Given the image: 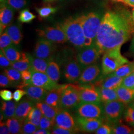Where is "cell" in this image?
<instances>
[{"label": "cell", "mask_w": 134, "mask_h": 134, "mask_svg": "<svg viewBox=\"0 0 134 134\" xmlns=\"http://www.w3.org/2000/svg\"><path fill=\"white\" fill-rule=\"evenodd\" d=\"M134 33V19L128 12H108L102 18L95 43L103 54L122 46Z\"/></svg>", "instance_id": "obj_1"}, {"label": "cell", "mask_w": 134, "mask_h": 134, "mask_svg": "<svg viewBox=\"0 0 134 134\" xmlns=\"http://www.w3.org/2000/svg\"><path fill=\"white\" fill-rule=\"evenodd\" d=\"M66 34L68 40L74 46L82 48L84 47L85 36L81 24L77 18L70 17L59 24Z\"/></svg>", "instance_id": "obj_2"}, {"label": "cell", "mask_w": 134, "mask_h": 134, "mask_svg": "<svg viewBox=\"0 0 134 134\" xmlns=\"http://www.w3.org/2000/svg\"><path fill=\"white\" fill-rule=\"evenodd\" d=\"M119 46L107 50L104 53L102 59L101 71L103 75H107L114 72L125 64L129 62L122 55Z\"/></svg>", "instance_id": "obj_3"}, {"label": "cell", "mask_w": 134, "mask_h": 134, "mask_svg": "<svg viewBox=\"0 0 134 134\" xmlns=\"http://www.w3.org/2000/svg\"><path fill=\"white\" fill-rule=\"evenodd\" d=\"M102 18L99 14L93 12L77 18L86 37L96 41V34L100 26Z\"/></svg>", "instance_id": "obj_4"}, {"label": "cell", "mask_w": 134, "mask_h": 134, "mask_svg": "<svg viewBox=\"0 0 134 134\" xmlns=\"http://www.w3.org/2000/svg\"><path fill=\"white\" fill-rule=\"evenodd\" d=\"M80 84H67L60 100V107L64 109H69L77 106L80 103Z\"/></svg>", "instance_id": "obj_5"}, {"label": "cell", "mask_w": 134, "mask_h": 134, "mask_svg": "<svg viewBox=\"0 0 134 134\" xmlns=\"http://www.w3.org/2000/svg\"><path fill=\"white\" fill-rule=\"evenodd\" d=\"M101 54L99 49L94 43L90 46L81 48L77 56V59L82 68L94 64Z\"/></svg>", "instance_id": "obj_6"}, {"label": "cell", "mask_w": 134, "mask_h": 134, "mask_svg": "<svg viewBox=\"0 0 134 134\" xmlns=\"http://www.w3.org/2000/svg\"><path fill=\"white\" fill-rule=\"evenodd\" d=\"M39 36L53 43H64L68 40L65 32L59 24L56 27H47L36 30Z\"/></svg>", "instance_id": "obj_7"}, {"label": "cell", "mask_w": 134, "mask_h": 134, "mask_svg": "<svg viewBox=\"0 0 134 134\" xmlns=\"http://www.w3.org/2000/svg\"><path fill=\"white\" fill-rule=\"evenodd\" d=\"M119 100L112 101L104 103V114L107 120L113 124L120 122L124 115L125 107Z\"/></svg>", "instance_id": "obj_8"}, {"label": "cell", "mask_w": 134, "mask_h": 134, "mask_svg": "<svg viewBox=\"0 0 134 134\" xmlns=\"http://www.w3.org/2000/svg\"><path fill=\"white\" fill-rule=\"evenodd\" d=\"M31 74V85L44 88L48 91L56 88L60 85L51 80L46 73L35 70L33 67L29 69Z\"/></svg>", "instance_id": "obj_9"}, {"label": "cell", "mask_w": 134, "mask_h": 134, "mask_svg": "<svg viewBox=\"0 0 134 134\" xmlns=\"http://www.w3.org/2000/svg\"><path fill=\"white\" fill-rule=\"evenodd\" d=\"M77 113L82 117L103 119L104 110L100 104L81 103L77 106Z\"/></svg>", "instance_id": "obj_10"}, {"label": "cell", "mask_w": 134, "mask_h": 134, "mask_svg": "<svg viewBox=\"0 0 134 134\" xmlns=\"http://www.w3.org/2000/svg\"><path fill=\"white\" fill-rule=\"evenodd\" d=\"M80 96L81 103H92L100 104V96L96 87L93 84L80 85Z\"/></svg>", "instance_id": "obj_11"}, {"label": "cell", "mask_w": 134, "mask_h": 134, "mask_svg": "<svg viewBox=\"0 0 134 134\" xmlns=\"http://www.w3.org/2000/svg\"><path fill=\"white\" fill-rule=\"evenodd\" d=\"M56 50L54 43L46 39H39L36 43L34 55L36 57L44 59H50Z\"/></svg>", "instance_id": "obj_12"}, {"label": "cell", "mask_w": 134, "mask_h": 134, "mask_svg": "<svg viewBox=\"0 0 134 134\" xmlns=\"http://www.w3.org/2000/svg\"><path fill=\"white\" fill-rule=\"evenodd\" d=\"M82 69L77 58H71L67 61L65 65L64 69V77L68 81H76L81 76Z\"/></svg>", "instance_id": "obj_13"}, {"label": "cell", "mask_w": 134, "mask_h": 134, "mask_svg": "<svg viewBox=\"0 0 134 134\" xmlns=\"http://www.w3.org/2000/svg\"><path fill=\"white\" fill-rule=\"evenodd\" d=\"M101 69L98 65L93 64L86 67L78 80L81 85H91L100 77Z\"/></svg>", "instance_id": "obj_14"}, {"label": "cell", "mask_w": 134, "mask_h": 134, "mask_svg": "<svg viewBox=\"0 0 134 134\" xmlns=\"http://www.w3.org/2000/svg\"><path fill=\"white\" fill-rule=\"evenodd\" d=\"M54 122L55 125L64 129L70 130L74 132L80 130L72 115L64 109L58 113Z\"/></svg>", "instance_id": "obj_15"}, {"label": "cell", "mask_w": 134, "mask_h": 134, "mask_svg": "<svg viewBox=\"0 0 134 134\" xmlns=\"http://www.w3.org/2000/svg\"><path fill=\"white\" fill-rule=\"evenodd\" d=\"M123 78L111 73L99 77L92 84L96 87L116 90L122 85Z\"/></svg>", "instance_id": "obj_16"}, {"label": "cell", "mask_w": 134, "mask_h": 134, "mask_svg": "<svg viewBox=\"0 0 134 134\" xmlns=\"http://www.w3.org/2000/svg\"><path fill=\"white\" fill-rule=\"evenodd\" d=\"M79 129L85 132H93L102 124V119L79 116L76 119Z\"/></svg>", "instance_id": "obj_17"}, {"label": "cell", "mask_w": 134, "mask_h": 134, "mask_svg": "<svg viewBox=\"0 0 134 134\" xmlns=\"http://www.w3.org/2000/svg\"><path fill=\"white\" fill-rule=\"evenodd\" d=\"M23 90L26 91L29 99L35 103L44 102L48 92V91L44 88L33 85L25 86Z\"/></svg>", "instance_id": "obj_18"}, {"label": "cell", "mask_w": 134, "mask_h": 134, "mask_svg": "<svg viewBox=\"0 0 134 134\" xmlns=\"http://www.w3.org/2000/svg\"><path fill=\"white\" fill-rule=\"evenodd\" d=\"M14 12L12 8L5 3H1L0 10V30L1 34L9 26L12 21Z\"/></svg>", "instance_id": "obj_19"}, {"label": "cell", "mask_w": 134, "mask_h": 134, "mask_svg": "<svg viewBox=\"0 0 134 134\" xmlns=\"http://www.w3.org/2000/svg\"><path fill=\"white\" fill-rule=\"evenodd\" d=\"M34 106V102L29 99L20 101L16 105L14 117L24 122Z\"/></svg>", "instance_id": "obj_20"}, {"label": "cell", "mask_w": 134, "mask_h": 134, "mask_svg": "<svg viewBox=\"0 0 134 134\" xmlns=\"http://www.w3.org/2000/svg\"><path fill=\"white\" fill-rule=\"evenodd\" d=\"M65 86L66 85H60L57 87L49 91L47 94L44 102L54 107L61 108V98L63 91L64 90Z\"/></svg>", "instance_id": "obj_21"}, {"label": "cell", "mask_w": 134, "mask_h": 134, "mask_svg": "<svg viewBox=\"0 0 134 134\" xmlns=\"http://www.w3.org/2000/svg\"><path fill=\"white\" fill-rule=\"evenodd\" d=\"M116 91L118 100L125 105L131 103L134 100V88L121 86L116 89Z\"/></svg>", "instance_id": "obj_22"}, {"label": "cell", "mask_w": 134, "mask_h": 134, "mask_svg": "<svg viewBox=\"0 0 134 134\" xmlns=\"http://www.w3.org/2000/svg\"><path fill=\"white\" fill-rule=\"evenodd\" d=\"M35 106L41 110L43 115L54 122L58 113L63 109L61 108H57L49 105L44 102H37L36 103Z\"/></svg>", "instance_id": "obj_23"}, {"label": "cell", "mask_w": 134, "mask_h": 134, "mask_svg": "<svg viewBox=\"0 0 134 134\" xmlns=\"http://www.w3.org/2000/svg\"><path fill=\"white\" fill-rule=\"evenodd\" d=\"M11 67L21 72L29 70L31 67L30 55L27 53L21 52V57L18 61L12 63Z\"/></svg>", "instance_id": "obj_24"}, {"label": "cell", "mask_w": 134, "mask_h": 134, "mask_svg": "<svg viewBox=\"0 0 134 134\" xmlns=\"http://www.w3.org/2000/svg\"><path fill=\"white\" fill-rule=\"evenodd\" d=\"M96 87L100 96L101 101L104 103L112 101L118 100L116 90L102 88L100 87Z\"/></svg>", "instance_id": "obj_25"}, {"label": "cell", "mask_w": 134, "mask_h": 134, "mask_svg": "<svg viewBox=\"0 0 134 134\" xmlns=\"http://www.w3.org/2000/svg\"><path fill=\"white\" fill-rule=\"evenodd\" d=\"M46 74L53 81L57 82L60 78V67L57 63L51 60L48 64Z\"/></svg>", "instance_id": "obj_26"}, {"label": "cell", "mask_w": 134, "mask_h": 134, "mask_svg": "<svg viewBox=\"0 0 134 134\" xmlns=\"http://www.w3.org/2000/svg\"><path fill=\"white\" fill-rule=\"evenodd\" d=\"M16 104L13 101H3L2 102L1 112L5 119H9L14 116L16 109Z\"/></svg>", "instance_id": "obj_27"}, {"label": "cell", "mask_w": 134, "mask_h": 134, "mask_svg": "<svg viewBox=\"0 0 134 134\" xmlns=\"http://www.w3.org/2000/svg\"><path fill=\"white\" fill-rule=\"evenodd\" d=\"M5 31L9 34L15 45H18L23 37L20 29L18 25H9Z\"/></svg>", "instance_id": "obj_28"}, {"label": "cell", "mask_w": 134, "mask_h": 134, "mask_svg": "<svg viewBox=\"0 0 134 134\" xmlns=\"http://www.w3.org/2000/svg\"><path fill=\"white\" fill-rule=\"evenodd\" d=\"M31 67L39 72L46 73L48 64L51 60L50 59H44L36 57H32L30 56Z\"/></svg>", "instance_id": "obj_29"}, {"label": "cell", "mask_w": 134, "mask_h": 134, "mask_svg": "<svg viewBox=\"0 0 134 134\" xmlns=\"http://www.w3.org/2000/svg\"><path fill=\"white\" fill-rule=\"evenodd\" d=\"M3 53L11 63L14 62L18 61L21 57V53H20L17 48L13 45L9 46L3 50Z\"/></svg>", "instance_id": "obj_30"}, {"label": "cell", "mask_w": 134, "mask_h": 134, "mask_svg": "<svg viewBox=\"0 0 134 134\" xmlns=\"http://www.w3.org/2000/svg\"><path fill=\"white\" fill-rule=\"evenodd\" d=\"M24 122L13 117L7 119L6 124L8 126L10 134H21Z\"/></svg>", "instance_id": "obj_31"}, {"label": "cell", "mask_w": 134, "mask_h": 134, "mask_svg": "<svg viewBox=\"0 0 134 134\" xmlns=\"http://www.w3.org/2000/svg\"><path fill=\"white\" fill-rule=\"evenodd\" d=\"M134 71V62H129L121 66L112 73L118 77H124L133 74Z\"/></svg>", "instance_id": "obj_32"}, {"label": "cell", "mask_w": 134, "mask_h": 134, "mask_svg": "<svg viewBox=\"0 0 134 134\" xmlns=\"http://www.w3.org/2000/svg\"><path fill=\"white\" fill-rule=\"evenodd\" d=\"M43 114L41 110L36 106L34 107L30 111L25 120L30 122L39 128L40 120Z\"/></svg>", "instance_id": "obj_33"}, {"label": "cell", "mask_w": 134, "mask_h": 134, "mask_svg": "<svg viewBox=\"0 0 134 134\" xmlns=\"http://www.w3.org/2000/svg\"><path fill=\"white\" fill-rule=\"evenodd\" d=\"M111 128L112 134H134V129L131 128L129 126L121 124L119 122L114 123V125L111 127Z\"/></svg>", "instance_id": "obj_34"}, {"label": "cell", "mask_w": 134, "mask_h": 134, "mask_svg": "<svg viewBox=\"0 0 134 134\" xmlns=\"http://www.w3.org/2000/svg\"><path fill=\"white\" fill-rule=\"evenodd\" d=\"M20 72L13 68H8L4 70L5 75L8 77L13 84H19L21 80V75Z\"/></svg>", "instance_id": "obj_35"}, {"label": "cell", "mask_w": 134, "mask_h": 134, "mask_svg": "<svg viewBox=\"0 0 134 134\" xmlns=\"http://www.w3.org/2000/svg\"><path fill=\"white\" fill-rule=\"evenodd\" d=\"M125 121L130 126L134 128V104L130 103L129 106L125 109L124 113Z\"/></svg>", "instance_id": "obj_36"}, {"label": "cell", "mask_w": 134, "mask_h": 134, "mask_svg": "<svg viewBox=\"0 0 134 134\" xmlns=\"http://www.w3.org/2000/svg\"><path fill=\"white\" fill-rule=\"evenodd\" d=\"M36 18V16L31 13L29 10H22L19 16V20L23 23H29L31 22Z\"/></svg>", "instance_id": "obj_37"}, {"label": "cell", "mask_w": 134, "mask_h": 134, "mask_svg": "<svg viewBox=\"0 0 134 134\" xmlns=\"http://www.w3.org/2000/svg\"><path fill=\"white\" fill-rule=\"evenodd\" d=\"M36 10L41 18H45L49 16L50 15L56 13L57 10V9L51 6H48L37 8Z\"/></svg>", "instance_id": "obj_38"}, {"label": "cell", "mask_w": 134, "mask_h": 134, "mask_svg": "<svg viewBox=\"0 0 134 134\" xmlns=\"http://www.w3.org/2000/svg\"><path fill=\"white\" fill-rule=\"evenodd\" d=\"M38 127L32 124L30 122L25 120L22 127V130L21 134H31L34 133L37 130Z\"/></svg>", "instance_id": "obj_39"}, {"label": "cell", "mask_w": 134, "mask_h": 134, "mask_svg": "<svg viewBox=\"0 0 134 134\" xmlns=\"http://www.w3.org/2000/svg\"><path fill=\"white\" fill-rule=\"evenodd\" d=\"M13 42L10 38L9 34L5 31L1 34L0 37V48L1 50H3L5 48L13 45Z\"/></svg>", "instance_id": "obj_40"}, {"label": "cell", "mask_w": 134, "mask_h": 134, "mask_svg": "<svg viewBox=\"0 0 134 134\" xmlns=\"http://www.w3.org/2000/svg\"><path fill=\"white\" fill-rule=\"evenodd\" d=\"M7 4L14 10H20L26 5L25 0H7Z\"/></svg>", "instance_id": "obj_41"}, {"label": "cell", "mask_w": 134, "mask_h": 134, "mask_svg": "<svg viewBox=\"0 0 134 134\" xmlns=\"http://www.w3.org/2000/svg\"><path fill=\"white\" fill-rule=\"evenodd\" d=\"M55 125V122L43 115L40 122L39 128L51 130Z\"/></svg>", "instance_id": "obj_42"}, {"label": "cell", "mask_w": 134, "mask_h": 134, "mask_svg": "<svg viewBox=\"0 0 134 134\" xmlns=\"http://www.w3.org/2000/svg\"><path fill=\"white\" fill-rule=\"evenodd\" d=\"M122 86H125L128 88H134V75L131 74L129 76L123 78L122 83Z\"/></svg>", "instance_id": "obj_43"}, {"label": "cell", "mask_w": 134, "mask_h": 134, "mask_svg": "<svg viewBox=\"0 0 134 134\" xmlns=\"http://www.w3.org/2000/svg\"><path fill=\"white\" fill-rule=\"evenodd\" d=\"M96 134H112V128L109 125L101 124L94 132Z\"/></svg>", "instance_id": "obj_44"}, {"label": "cell", "mask_w": 134, "mask_h": 134, "mask_svg": "<svg viewBox=\"0 0 134 134\" xmlns=\"http://www.w3.org/2000/svg\"><path fill=\"white\" fill-rule=\"evenodd\" d=\"M51 134H71L74 133V132H73L72 131L64 129L57 126L55 125L51 129Z\"/></svg>", "instance_id": "obj_45"}, {"label": "cell", "mask_w": 134, "mask_h": 134, "mask_svg": "<svg viewBox=\"0 0 134 134\" xmlns=\"http://www.w3.org/2000/svg\"><path fill=\"white\" fill-rule=\"evenodd\" d=\"M12 63L5 56L2 51L1 50L0 53V66L1 68H6L11 66Z\"/></svg>", "instance_id": "obj_46"}, {"label": "cell", "mask_w": 134, "mask_h": 134, "mask_svg": "<svg viewBox=\"0 0 134 134\" xmlns=\"http://www.w3.org/2000/svg\"><path fill=\"white\" fill-rule=\"evenodd\" d=\"M0 96L3 100H12L13 98V94L9 90H3L0 91Z\"/></svg>", "instance_id": "obj_47"}, {"label": "cell", "mask_w": 134, "mask_h": 134, "mask_svg": "<svg viewBox=\"0 0 134 134\" xmlns=\"http://www.w3.org/2000/svg\"><path fill=\"white\" fill-rule=\"evenodd\" d=\"M13 82L6 75L1 74L0 75V86L3 87H6L11 86Z\"/></svg>", "instance_id": "obj_48"}, {"label": "cell", "mask_w": 134, "mask_h": 134, "mask_svg": "<svg viewBox=\"0 0 134 134\" xmlns=\"http://www.w3.org/2000/svg\"><path fill=\"white\" fill-rule=\"evenodd\" d=\"M25 94H26V92L24 90H23L18 89V90H16L14 92L13 98L15 102H19L21 99V98L23 97V96H24Z\"/></svg>", "instance_id": "obj_49"}, {"label": "cell", "mask_w": 134, "mask_h": 134, "mask_svg": "<svg viewBox=\"0 0 134 134\" xmlns=\"http://www.w3.org/2000/svg\"><path fill=\"white\" fill-rule=\"evenodd\" d=\"M0 134H10V130L8 126L6 124V123L1 122L0 124Z\"/></svg>", "instance_id": "obj_50"}, {"label": "cell", "mask_w": 134, "mask_h": 134, "mask_svg": "<svg viewBox=\"0 0 134 134\" xmlns=\"http://www.w3.org/2000/svg\"><path fill=\"white\" fill-rule=\"evenodd\" d=\"M94 43H95V41L92 39L86 37L84 41V47L90 46Z\"/></svg>", "instance_id": "obj_51"}, {"label": "cell", "mask_w": 134, "mask_h": 134, "mask_svg": "<svg viewBox=\"0 0 134 134\" xmlns=\"http://www.w3.org/2000/svg\"><path fill=\"white\" fill-rule=\"evenodd\" d=\"M51 132L50 131V130L45 129H40L36 130L34 134H51Z\"/></svg>", "instance_id": "obj_52"}, {"label": "cell", "mask_w": 134, "mask_h": 134, "mask_svg": "<svg viewBox=\"0 0 134 134\" xmlns=\"http://www.w3.org/2000/svg\"><path fill=\"white\" fill-rule=\"evenodd\" d=\"M131 7H134V0H125L124 3Z\"/></svg>", "instance_id": "obj_53"}, {"label": "cell", "mask_w": 134, "mask_h": 134, "mask_svg": "<svg viewBox=\"0 0 134 134\" xmlns=\"http://www.w3.org/2000/svg\"><path fill=\"white\" fill-rule=\"evenodd\" d=\"M130 50L132 51V52L134 54V37L133 39V40H132L131 45V46H130Z\"/></svg>", "instance_id": "obj_54"}, {"label": "cell", "mask_w": 134, "mask_h": 134, "mask_svg": "<svg viewBox=\"0 0 134 134\" xmlns=\"http://www.w3.org/2000/svg\"><path fill=\"white\" fill-rule=\"evenodd\" d=\"M113 1L115 2H121L123 3H124L125 0H112Z\"/></svg>", "instance_id": "obj_55"}, {"label": "cell", "mask_w": 134, "mask_h": 134, "mask_svg": "<svg viewBox=\"0 0 134 134\" xmlns=\"http://www.w3.org/2000/svg\"><path fill=\"white\" fill-rule=\"evenodd\" d=\"M0 118H1V119H0V121L1 122L2 121V120H3V117H4V115H3V113L1 112V115H0Z\"/></svg>", "instance_id": "obj_56"}, {"label": "cell", "mask_w": 134, "mask_h": 134, "mask_svg": "<svg viewBox=\"0 0 134 134\" xmlns=\"http://www.w3.org/2000/svg\"><path fill=\"white\" fill-rule=\"evenodd\" d=\"M132 17H133V19H134V10H133V14H132Z\"/></svg>", "instance_id": "obj_57"}, {"label": "cell", "mask_w": 134, "mask_h": 134, "mask_svg": "<svg viewBox=\"0 0 134 134\" xmlns=\"http://www.w3.org/2000/svg\"><path fill=\"white\" fill-rule=\"evenodd\" d=\"M44 2H48V1H53V0H43Z\"/></svg>", "instance_id": "obj_58"}, {"label": "cell", "mask_w": 134, "mask_h": 134, "mask_svg": "<svg viewBox=\"0 0 134 134\" xmlns=\"http://www.w3.org/2000/svg\"><path fill=\"white\" fill-rule=\"evenodd\" d=\"M132 103H134V101H133V102H132Z\"/></svg>", "instance_id": "obj_59"}, {"label": "cell", "mask_w": 134, "mask_h": 134, "mask_svg": "<svg viewBox=\"0 0 134 134\" xmlns=\"http://www.w3.org/2000/svg\"><path fill=\"white\" fill-rule=\"evenodd\" d=\"M133 74H134V72H133Z\"/></svg>", "instance_id": "obj_60"}, {"label": "cell", "mask_w": 134, "mask_h": 134, "mask_svg": "<svg viewBox=\"0 0 134 134\" xmlns=\"http://www.w3.org/2000/svg\"><path fill=\"white\" fill-rule=\"evenodd\" d=\"M133 104H134V103H133Z\"/></svg>", "instance_id": "obj_61"}]
</instances>
